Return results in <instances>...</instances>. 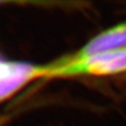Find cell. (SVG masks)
<instances>
[{"label": "cell", "mask_w": 126, "mask_h": 126, "mask_svg": "<svg viewBox=\"0 0 126 126\" xmlns=\"http://www.w3.org/2000/svg\"><path fill=\"white\" fill-rule=\"evenodd\" d=\"M126 71V48L106 52L76 61L63 58L47 65L46 77H70L78 75H109Z\"/></svg>", "instance_id": "obj_1"}, {"label": "cell", "mask_w": 126, "mask_h": 126, "mask_svg": "<svg viewBox=\"0 0 126 126\" xmlns=\"http://www.w3.org/2000/svg\"><path fill=\"white\" fill-rule=\"evenodd\" d=\"M46 66L3 61L0 65V102L12 95L32 79L46 77Z\"/></svg>", "instance_id": "obj_2"}, {"label": "cell", "mask_w": 126, "mask_h": 126, "mask_svg": "<svg viewBox=\"0 0 126 126\" xmlns=\"http://www.w3.org/2000/svg\"><path fill=\"white\" fill-rule=\"evenodd\" d=\"M124 48H126V21L103 31L89 40L78 52L63 59L66 61H76Z\"/></svg>", "instance_id": "obj_3"}, {"label": "cell", "mask_w": 126, "mask_h": 126, "mask_svg": "<svg viewBox=\"0 0 126 126\" xmlns=\"http://www.w3.org/2000/svg\"><path fill=\"white\" fill-rule=\"evenodd\" d=\"M2 63H3V61H2V60H1V59H0V65H1Z\"/></svg>", "instance_id": "obj_4"}]
</instances>
